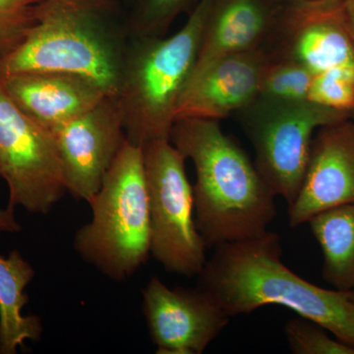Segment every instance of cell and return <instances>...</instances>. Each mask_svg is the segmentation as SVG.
Listing matches in <instances>:
<instances>
[{
    "mask_svg": "<svg viewBox=\"0 0 354 354\" xmlns=\"http://www.w3.org/2000/svg\"><path fill=\"white\" fill-rule=\"evenodd\" d=\"M88 205L92 218L74 248L106 278H131L151 255V216L142 147L125 142Z\"/></svg>",
    "mask_w": 354,
    "mask_h": 354,
    "instance_id": "obj_5",
    "label": "cell"
},
{
    "mask_svg": "<svg viewBox=\"0 0 354 354\" xmlns=\"http://www.w3.org/2000/svg\"><path fill=\"white\" fill-rule=\"evenodd\" d=\"M41 0H0V58L24 39L36 22Z\"/></svg>",
    "mask_w": 354,
    "mask_h": 354,
    "instance_id": "obj_22",
    "label": "cell"
},
{
    "mask_svg": "<svg viewBox=\"0 0 354 354\" xmlns=\"http://www.w3.org/2000/svg\"><path fill=\"white\" fill-rule=\"evenodd\" d=\"M353 120H354V111H353Z\"/></svg>",
    "mask_w": 354,
    "mask_h": 354,
    "instance_id": "obj_27",
    "label": "cell"
},
{
    "mask_svg": "<svg viewBox=\"0 0 354 354\" xmlns=\"http://www.w3.org/2000/svg\"><path fill=\"white\" fill-rule=\"evenodd\" d=\"M267 57L263 48L230 55L192 77L177 106L176 120L220 121L246 108L259 95Z\"/></svg>",
    "mask_w": 354,
    "mask_h": 354,
    "instance_id": "obj_13",
    "label": "cell"
},
{
    "mask_svg": "<svg viewBox=\"0 0 354 354\" xmlns=\"http://www.w3.org/2000/svg\"><path fill=\"white\" fill-rule=\"evenodd\" d=\"M349 297L351 298V300H353L354 304V290L348 291Z\"/></svg>",
    "mask_w": 354,
    "mask_h": 354,
    "instance_id": "obj_26",
    "label": "cell"
},
{
    "mask_svg": "<svg viewBox=\"0 0 354 354\" xmlns=\"http://www.w3.org/2000/svg\"></svg>",
    "mask_w": 354,
    "mask_h": 354,
    "instance_id": "obj_28",
    "label": "cell"
},
{
    "mask_svg": "<svg viewBox=\"0 0 354 354\" xmlns=\"http://www.w3.org/2000/svg\"><path fill=\"white\" fill-rule=\"evenodd\" d=\"M276 6H288V4L304 3V2L316 1V0H271Z\"/></svg>",
    "mask_w": 354,
    "mask_h": 354,
    "instance_id": "obj_25",
    "label": "cell"
},
{
    "mask_svg": "<svg viewBox=\"0 0 354 354\" xmlns=\"http://www.w3.org/2000/svg\"><path fill=\"white\" fill-rule=\"evenodd\" d=\"M278 7L271 0H213L191 78L221 58L262 48Z\"/></svg>",
    "mask_w": 354,
    "mask_h": 354,
    "instance_id": "obj_15",
    "label": "cell"
},
{
    "mask_svg": "<svg viewBox=\"0 0 354 354\" xmlns=\"http://www.w3.org/2000/svg\"><path fill=\"white\" fill-rule=\"evenodd\" d=\"M0 176L9 191L8 206L46 215L66 185L53 135L11 100L0 81Z\"/></svg>",
    "mask_w": 354,
    "mask_h": 354,
    "instance_id": "obj_8",
    "label": "cell"
},
{
    "mask_svg": "<svg viewBox=\"0 0 354 354\" xmlns=\"http://www.w3.org/2000/svg\"><path fill=\"white\" fill-rule=\"evenodd\" d=\"M344 6H346V11L348 14L349 22H351L354 30V0H346Z\"/></svg>",
    "mask_w": 354,
    "mask_h": 354,
    "instance_id": "obj_24",
    "label": "cell"
},
{
    "mask_svg": "<svg viewBox=\"0 0 354 354\" xmlns=\"http://www.w3.org/2000/svg\"><path fill=\"white\" fill-rule=\"evenodd\" d=\"M35 274L19 251L12 250L7 257L0 255V354L17 353L26 342L41 339V319L23 314L29 301L26 288Z\"/></svg>",
    "mask_w": 354,
    "mask_h": 354,
    "instance_id": "obj_16",
    "label": "cell"
},
{
    "mask_svg": "<svg viewBox=\"0 0 354 354\" xmlns=\"http://www.w3.org/2000/svg\"><path fill=\"white\" fill-rule=\"evenodd\" d=\"M255 151L256 169L274 195L290 206L297 199L319 128L353 118L311 101H286L258 95L236 114Z\"/></svg>",
    "mask_w": 354,
    "mask_h": 354,
    "instance_id": "obj_6",
    "label": "cell"
},
{
    "mask_svg": "<svg viewBox=\"0 0 354 354\" xmlns=\"http://www.w3.org/2000/svg\"><path fill=\"white\" fill-rule=\"evenodd\" d=\"M328 330L308 319L298 316L285 326L288 346L295 354H354L353 346L328 335Z\"/></svg>",
    "mask_w": 354,
    "mask_h": 354,
    "instance_id": "obj_20",
    "label": "cell"
},
{
    "mask_svg": "<svg viewBox=\"0 0 354 354\" xmlns=\"http://www.w3.org/2000/svg\"><path fill=\"white\" fill-rule=\"evenodd\" d=\"M118 0H41L36 22L0 58V77L55 71L86 77L118 95L130 41Z\"/></svg>",
    "mask_w": 354,
    "mask_h": 354,
    "instance_id": "obj_3",
    "label": "cell"
},
{
    "mask_svg": "<svg viewBox=\"0 0 354 354\" xmlns=\"http://www.w3.org/2000/svg\"><path fill=\"white\" fill-rule=\"evenodd\" d=\"M281 256V239L269 230L255 239L221 244L198 274L197 286L230 317L281 305L354 348V304L348 291L309 283L288 269Z\"/></svg>",
    "mask_w": 354,
    "mask_h": 354,
    "instance_id": "obj_1",
    "label": "cell"
},
{
    "mask_svg": "<svg viewBox=\"0 0 354 354\" xmlns=\"http://www.w3.org/2000/svg\"><path fill=\"white\" fill-rule=\"evenodd\" d=\"M142 293L147 327L158 353L201 354L232 318L198 286L171 288L153 277Z\"/></svg>",
    "mask_w": 354,
    "mask_h": 354,
    "instance_id": "obj_11",
    "label": "cell"
},
{
    "mask_svg": "<svg viewBox=\"0 0 354 354\" xmlns=\"http://www.w3.org/2000/svg\"><path fill=\"white\" fill-rule=\"evenodd\" d=\"M323 255L322 276L335 290H354V203L308 221Z\"/></svg>",
    "mask_w": 354,
    "mask_h": 354,
    "instance_id": "obj_17",
    "label": "cell"
},
{
    "mask_svg": "<svg viewBox=\"0 0 354 354\" xmlns=\"http://www.w3.org/2000/svg\"><path fill=\"white\" fill-rule=\"evenodd\" d=\"M51 135L67 192L88 204L127 140L118 97L108 95Z\"/></svg>",
    "mask_w": 354,
    "mask_h": 354,
    "instance_id": "obj_10",
    "label": "cell"
},
{
    "mask_svg": "<svg viewBox=\"0 0 354 354\" xmlns=\"http://www.w3.org/2000/svg\"><path fill=\"white\" fill-rule=\"evenodd\" d=\"M313 78V72L297 62L267 58L258 95L286 101H306Z\"/></svg>",
    "mask_w": 354,
    "mask_h": 354,
    "instance_id": "obj_18",
    "label": "cell"
},
{
    "mask_svg": "<svg viewBox=\"0 0 354 354\" xmlns=\"http://www.w3.org/2000/svg\"><path fill=\"white\" fill-rule=\"evenodd\" d=\"M344 1L279 6L262 46L266 57L297 62L314 75L333 69H354V30Z\"/></svg>",
    "mask_w": 354,
    "mask_h": 354,
    "instance_id": "obj_9",
    "label": "cell"
},
{
    "mask_svg": "<svg viewBox=\"0 0 354 354\" xmlns=\"http://www.w3.org/2000/svg\"><path fill=\"white\" fill-rule=\"evenodd\" d=\"M212 2L199 0L183 27L171 37L130 38L116 95L130 143L143 147L169 139Z\"/></svg>",
    "mask_w": 354,
    "mask_h": 354,
    "instance_id": "obj_4",
    "label": "cell"
},
{
    "mask_svg": "<svg viewBox=\"0 0 354 354\" xmlns=\"http://www.w3.org/2000/svg\"><path fill=\"white\" fill-rule=\"evenodd\" d=\"M22 230L15 216V209L7 206L0 209V234H16Z\"/></svg>",
    "mask_w": 354,
    "mask_h": 354,
    "instance_id": "obj_23",
    "label": "cell"
},
{
    "mask_svg": "<svg viewBox=\"0 0 354 354\" xmlns=\"http://www.w3.org/2000/svg\"><path fill=\"white\" fill-rule=\"evenodd\" d=\"M308 101L353 113L354 69H333L314 75Z\"/></svg>",
    "mask_w": 354,
    "mask_h": 354,
    "instance_id": "obj_21",
    "label": "cell"
},
{
    "mask_svg": "<svg viewBox=\"0 0 354 354\" xmlns=\"http://www.w3.org/2000/svg\"><path fill=\"white\" fill-rule=\"evenodd\" d=\"M151 216V255L167 272L192 278L207 262V244L198 230L194 192L183 153L171 140L142 147Z\"/></svg>",
    "mask_w": 354,
    "mask_h": 354,
    "instance_id": "obj_7",
    "label": "cell"
},
{
    "mask_svg": "<svg viewBox=\"0 0 354 354\" xmlns=\"http://www.w3.org/2000/svg\"><path fill=\"white\" fill-rule=\"evenodd\" d=\"M192 0H135L127 18L130 38L165 37Z\"/></svg>",
    "mask_w": 354,
    "mask_h": 354,
    "instance_id": "obj_19",
    "label": "cell"
},
{
    "mask_svg": "<svg viewBox=\"0 0 354 354\" xmlns=\"http://www.w3.org/2000/svg\"><path fill=\"white\" fill-rule=\"evenodd\" d=\"M169 140L194 165V215L207 246L260 236L277 216L276 195L220 121L176 120Z\"/></svg>",
    "mask_w": 354,
    "mask_h": 354,
    "instance_id": "obj_2",
    "label": "cell"
},
{
    "mask_svg": "<svg viewBox=\"0 0 354 354\" xmlns=\"http://www.w3.org/2000/svg\"><path fill=\"white\" fill-rule=\"evenodd\" d=\"M354 203L353 118L319 128L312 140L297 199L288 206V223L297 227L314 216Z\"/></svg>",
    "mask_w": 354,
    "mask_h": 354,
    "instance_id": "obj_12",
    "label": "cell"
},
{
    "mask_svg": "<svg viewBox=\"0 0 354 354\" xmlns=\"http://www.w3.org/2000/svg\"><path fill=\"white\" fill-rule=\"evenodd\" d=\"M0 81L16 106L50 133L113 95L86 77L65 72H27Z\"/></svg>",
    "mask_w": 354,
    "mask_h": 354,
    "instance_id": "obj_14",
    "label": "cell"
}]
</instances>
